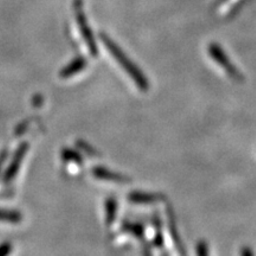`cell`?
I'll use <instances>...</instances> for the list:
<instances>
[{
  "label": "cell",
  "mask_w": 256,
  "mask_h": 256,
  "mask_svg": "<svg viewBox=\"0 0 256 256\" xmlns=\"http://www.w3.org/2000/svg\"><path fill=\"white\" fill-rule=\"evenodd\" d=\"M100 37H101L102 43L104 44V46L107 48L108 51H110V55L113 56L115 60H116V62L120 64L121 68H122L124 72L128 74V76H130V78H132L134 82H136L138 88L142 92L148 90V88H150L148 80L145 78V75L140 72L139 68H138L136 64H134L132 60L128 58L126 54H124V51L121 50L120 48L118 46L110 37L107 36V34H101Z\"/></svg>",
  "instance_id": "obj_1"
},
{
  "label": "cell",
  "mask_w": 256,
  "mask_h": 256,
  "mask_svg": "<svg viewBox=\"0 0 256 256\" xmlns=\"http://www.w3.org/2000/svg\"><path fill=\"white\" fill-rule=\"evenodd\" d=\"M75 14H76V19H78L80 30H81L83 40H84L86 44H87L89 52H90L92 56L96 57L98 55V46H96L95 38L92 36L90 26H89L88 24L87 16H86L84 12H83V6H82L81 0H76L75 2Z\"/></svg>",
  "instance_id": "obj_2"
},
{
  "label": "cell",
  "mask_w": 256,
  "mask_h": 256,
  "mask_svg": "<svg viewBox=\"0 0 256 256\" xmlns=\"http://www.w3.org/2000/svg\"><path fill=\"white\" fill-rule=\"evenodd\" d=\"M209 52L211 58L215 60L217 64H220V68H222L226 74H229L230 78L236 80V81H243V80H244L242 74L240 72V70L234 66L232 60L228 58V56L226 55V52H224L222 48L220 46H217V44H211L209 46Z\"/></svg>",
  "instance_id": "obj_3"
},
{
  "label": "cell",
  "mask_w": 256,
  "mask_h": 256,
  "mask_svg": "<svg viewBox=\"0 0 256 256\" xmlns=\"http://www.w3.org/2000/svg\"><path fill=\"white\" fill-rule=\"evenodd\" d=\"M28 150H30V145L28 142H23L20 146L18 147L17 151L14 152V158H12L11 162H10L8 170H6L5 176H4V183L8 184L11 183L14 179L17 177L19 170L22 168L25 156H26Z\"/></svg>",
  "instance_id": "obj_4"
},
{
  "label": "cell",
  "mask_w": 256,
  "mask_h": 256,
  "mask_svg": "<svg viewBox=\"0 0 256 256\" xmlns=\"http://www.w3.org/2000/svg\"><path fill=\"white\" fill-rule=\"evenodd\" d=\"M92 174L95 176L96 178L100 179V180L106 182H112V183H118V184H124V183H130V179L124 177L122 174H115V172H110L108 168H92Z\"/></svg>",
  "instance_id": "obj_5"
},
{
  "label": "cell",
  "mask_w": 256,
  "mask_h": 256,
  "mask_svg": "<svg viewBox=\"0 0 256 256\" xmlns=\"http://www.w3.org/2000/svg\"><path fill=\"white\" fill-rule=\"evenodd\" d=\"M87 60L84 58V57L80 56L78 57V58H75L72 60V63L68 64V66L64 68L62 72H60V78L66 80V78H72V76L78 75V72H81L82 70H84L86 68H87Z\"/></svg>",
  "instance_id": "obj_6"
},
{
  "label": "cell",
  "mask_w": 256,
  "mask_h": 256,
  "mask_svg": "<svg viewBox=\"0 0 256 256\" xmlns=\"http://www.w3.org/2000/svg\"><path fill=\"white\" fill-rule=\"evenodd\" d=\"M162 196L156 194H146V192H133L130 194L128 200L134 204H153L162 200Z\"/></svg>",
  "instance_id": "obj_7"
},
{
  "label": "cell",
  "mask_w": 256,
  "mask_h": 256,
  "mask_svg": "<svg viewBox=\"0 0 256 256\" xmlns=\"http://www.w3.org/2000/svg\"><path fill=\"white\" fill-rule=\"evenodd\" d=\"M23 220V215L18 211L12 210H0V222L19 224Z\"/></svg>",
  "instance_id": "obj_8"
},
{
  "label": "cell",
  "mask_w": 256,
  "mask_h": 256,
  "mask_svg": "<svg viewBox=\"0 0 256 256\" xmlns=\"http://www.w3.org/2000/svg\"><path fill=\"white\" fill-rule=\"evenodd\" d=\"M118 214V202L114 198H110L106 202V218H107V224L110 226L116 220Z\"/></svg>",
  "instance_id": "obj_9"
},
{
  "label": "cell",
  "mask_w": 256,
  "mask_h": 256,
  "mask_svg": "<svg viewBox=\"0 0 256 256\" xmlns=\"http://www.w3.org/2000/svg\"><path fill=\"white\" fill-rule=\"evenodd\" d=\"M62 158L64 162H72L75 164H82V156H80L78 152L72 151V150H63Z\"/></svg>",
  "instance_id": "obj_10"
},
{
  "label": "cell",
  "mask_w": 256,
  "mask_h": 256,
  "mask_svg": "<svg viewBox=\"0 0 256 256\" xmlns=\"http://www.w3.org/2000/svg\"><path fill=\"white\" fill-rule=\"evenodd\" d=\"M124 230H128V232H133L134 235L138 236L139 238H142V236L144 235L142 226H139V224H127V226H124Z\"/></svg>",
  "instance_id": "obj_11"
},
{
  "label": "cell",
  "mask_w": 256,
  "mask_h": 256,
  "mask_svg": "<svg viewBox=\"0 0 256 256\" xmlns=\"http://www.w3.org/2000/svg\"><path fill=\"white\" fill-rule=\"evenodd\" d=\"M78 145L80 148H81L82 151L84 152L87 156H96V151H94V148H92V146H89L88 144H86L83 142H78Z\"/></svg>",
  "instance_id": "obj_12"
},
{
  "label": "cell",
  "mask_w": 256,
  "mask_h": 256,
  "mask_svg": "<svg viewBox=\"0 0 256 256\" xmlns=\"http://www.w3.org/2000/svg\"><path fill=\"white\" fill-rule=\"evenodd\" d=\"M12 252V244L11 243H4L0 246V256L8 255Z\"/></svg>",
  "instance_id": "obj_13"
},
{
  "label": "cell",
  "mask_w": 256,
  "mask_h": 256,
  "mask_svg": "<svg viewBox=\"0 0 256 256\" xmlns=\"http://www.w3.org/2000/svg\"><path fill=\"white\" fill-rule=\"evenodd\" d=\"M197 254H200V255H208V254H209V249H208L206 243L200 242V244L197 246Z\"/></svg>",
  "instance_id": "obj_14"
},
{
  "label": "cell",
  "mask_w": 256,
  "mask_h": 256,
  "mask_svg": "<svg viewBox=\"0 0 256 256\" xmlns=\"http://www.w3.org/2000/svg\"><path fill=\"white\" fill-rule=\"evenodd\" d=\"M6 158H8V152L2 151V153H0V172H2V166H4V164H5Z\"/></svg>",
  "instance_id": "obj_15"
},
{
  "label": "cell",
  "mask_w": 256,
  "mask_h": 256,
  "mask_svg": "<svg viewBox=\"0 0 256 256\" xmlns=\"http://www.w3.org/2000/svg\"><path fill=\"white\" fill-rule=\"evenodd\" d=\"M241 254L242 255H252V250H248V249H244V250H242Z\"/></svg>",
  "instance_id": "obj_16"
}]
</instances>
